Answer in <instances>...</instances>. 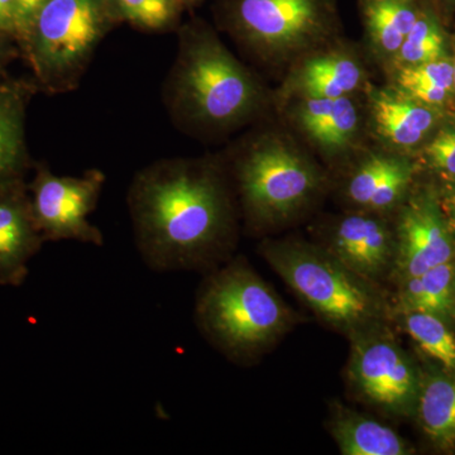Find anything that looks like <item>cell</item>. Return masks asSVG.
<instances>
[{
  "mask_svg": "<svg viewBox=\"0 0 455 455\" xmlns=\"http://www.w3.org/2000/svg\"><path fill=\"white\" fill-rule=\"evenodd\" d=\"M119 16L147 29L169 25L176 14L175 0H112Z\"/></svg>",
  "mask_w": 455,
  "mask_h": 455,
  "instance_id": "cell-25",
  "label": "cell"
},
{
  "mask_svg": "<svg viewBox=\"0 0 455 455\" xmlns=\"http://www.w3.org/2000/svg\"><path fill=\"white\" fill-rule=\"evenodd\" d=\"M103 184L99 171L73 178L41 170L32 184L31 208L44 241H76L101 247L104 236L88 217L97 206Z\"/></svg>",
  "mask_w": 455,
  "mask_h": 455,
  "instance_id": "cell-8",
  "label": "cell"
},
{
  "mask_svg": "<svg viewBox=\"0 0 455 455\" xmlns=\"http://www.w3.org/2000/svg\"><path fill=\"white\" fill-rule=\"evenodd\" d=\"M421 427L440 447L455 445V379L431 377L419 394Z\"/></svg>",
  "mask_w": 455,
  "mask_h": 455,
  "instance_id": "cell-19",
  "label": "cell"
},
{
  "mask_svg": "<svg viewBox=\"0 0 455 455\" xmlns=\"http://www.w3.org/2000/svg\"><path fill=\"white\" fill-rule=\"evenodd\" d=\"M17 27V0H0V28Z\"/></svg>",
  "mask_w": 455,
  "mask_h": 455,
  "instance_id": "cell-28",
  "label": "cell"
},
{
  "mask_svg": "<svg viewBox=\"0 0 455 455\" xmlns=\"http://www.w3.org/2000/svg\"><path fill=\"white\" fill-rule=\"evenodd\" d=\"M453 76H454V90H455V59L453 61Z\"/></svg>",
  "mask_w": 455,
  "mask_h": 455,
  "instance_id": "cell-32",
  "label": "cell"
},
{
  "mask_svg": "<svg viewBox=\"0 0 455 455\" xmlns=\"http://www.w3.org/2000/svg\"><path fill=\"white\" fill-rule=\"evenodd\" d=\"M260 253L311 310L335 328L355 335L381 317L383 304L370 281L331 252L307 244L268 242Z\"/></svg>",
  "mask_w": 455,
  "mask_h": 455,
  "instance_id": "cell-3",
  "label": "cell"
},
{
  "mask_svg": "<svg viewBox=\"0 0 455 455\" xmlns=\"http://www.w3.org/2000/svg\"><path fill=\"white\" fill-rule=\"evenodd\" d=\"M371 114L377 133L398 148L418 146L435 125V109L403 92L372 90Z\"/></svg>",
  "mask_w": 455,
  "mask_h": 455,
  "instance_id": "cell-13",
  "label": "cell"
},
{
  "mask_svg": "<svg viewBox=\"0 0 455 455\" xmlns=\"http://www.w3.org/2000/svg\"><path fill=\"white\" fill-rule=\"evenodd\" d=\"M329 252L371 283L387 271L394 241L385 221L368 215H350L335 227Z\"/></svg>",
  "mask_w": 455,
  "mask_h": 455,
  "instance_id": "cell-12",
  "label": "cell"
},
{
  "mask_svg": "<svg viewBox=\"0 0 455 455\" xmlns=\"http://www.w3.org/2000/svg\"><path fill=\"white\" fill-rule=\"evenodd\" d=\"M331 433L344 455H405L410 451L400 435L379 421L341 411L335 416Z\"/></svg>",
  "mask_w": 455,
  "mask_h": 455,
  "instance_id": "cell-17",
  "label": "cell"
},
{
  "mask_svg": "<svg viewBox=\"0 0 455 455\" xmlns=\"http://www.w3.org/2000/svg\"><path fill=\"white\" fill-rule=\"evenodd\" d=\"M411 175V164L403 158L371 156L350 179L349 199L370 211H387L405 194Z\"/></svg>",
  "mask_w": 455,
  "mask_h": 455,
  "instance_id": "cell-14",
  "label": "cell"
},
{
  "mask_svg": "<svg viewBox=\"0 0 455 455\" xmlns=\"http://www.w3.org/2000/svg\"><path fill=\"white\" fill-rule=\"evenodd\" d=\"M46 0H17V27L29 28L33 18Z\"/></svg>",
  "mask_w": 455,
  "mask_h": 455,
  "instance_id": "cell-27",
  "label": "cell"
},
{
  "mask_svg": "<svg viewBox=\"0 0 455 455\" xmlns=\"http://www.w3.org/2000/svg\"><path fill=\"white\" fill-rule=\"evenodd\" d=\"M358 62L344 55H326L307 60L298 74L299 88L307 98L347 97L362 83Z\"/></svg>",
  "mask_w": 455,
  "mask_h": 455,
  "instance_id": "cell-18",
  "label": "cell"
},
{
  "mask_svg": "<svg viewBox=\"0 0 455 455\" xmlns=\"http://www.w3.org/2000/svg\"><path fill=\"white\" fill-rule=\"evenodd\" d=\"M44 239L20 181L0 184V286L18 287Z\"/></svg>",
  "mask_w": 455,
  "mask_h": 455,
  "instance_id": "cell-11",
  "label": "cell"
},
{
  "mask_svg": "<svg viewBox=\"0 0 455 455\" xmlns=\"http://www.w3.org/2000/svg\"><path fill=\"white\" fill-rule=\"evenodd\" d=\"M233 23L254 49L289 56L334 31L337 4L335 0H235Z\"/></svg>",
  "mask_w": 455,
  "mask_h": 455,
  "instance_id": "cell-6",
  "label": "cell"
},
{
  "mask_svg": "<svg viewBox=\"0 0 455 455\" xmlns=\"http://www.w3.org/2000/svg\"><path fill=\"white\" fill-rule=\"evenodd\" d=\"M298 116L305 133L325 151L346 148L357 134V108L347 97L307 98Z\"/></svg>",
  "mask_w": 455,
  "mask_h": 455,
  "instance_id": "cell-15",
  "label": "cell"
},
{
  "mask_svg": "<svg viewBox=\"0 0 455 455\" xmlns=\"http://www.w3.org/2000/svg\"><path fill=\"white\" fill-rule=\"evenodd\" d=\"M29 28L42 70L53 76L70 74L100 40L103 9L99 0H46Z\"/></svg>",
  "mask_w": 455,
  "mask_h": 455,
  "instance_id": "cell-7",
  "label": "cell"
},
{
  "mask_svg": "<svg viewBox=\"0 0 455 455\" xmlns=\"http://www.w3.org/2000/svg\"><path fill=\"white\" fill-rule=\"evenodd\" d=\"M453 310L455 311V277L453 283Z\"/></svg>",
  "mask_w": 455,
  "mask_h": 455,
  "instance_id": "cell-31",
  "label": "cell"
},
{
  "mask_svg": "<svg viewBox=\"0 0 455 455\" xmlns=\"http://www.w3.org/2000/svg\"><path fill=\"white\" fill-rule=\"evenodd\" d=\"M196 316L212 344L242 362L259 355L292 323L276 292L242 259L206 277L197 292Z\"/></svg>",
  "mask_w": 455,
  "mask_h": 455,
  "instance_id": "cell-2",
  "label": "cell"
},
{
  "mask_svg": "<svg viewBox=\"0 0 455 455\" xmlns=\"http://www.w3.org/2000/svg\"><path fill=\"white\" fill-rule=\"evenodd\" d=\"M453 260L427 269L420 276L405 280L403 302L406 311H424L440 317L453 310Z\"/></svg>",
  "mask_w": 455,
  "mask_h": 455,
  "instance_id": "cell-20",
  "label": "cell"
},
{
  "mask_svg": "<svg viewBox=\"0 0 455 455\" xmlns=\"http://www.w3.org/2000/svg\"><path fill=\"white\" fill-rule=\"evenodd\" d=\"M25 161L22 109L16 95L0 92V184L20 179Z\"/></svg>",
  "mask_w": 455,
  "mask_h": 455,
  "instance_id": "cell-22",
  "label": "cell"
},
{
  "mask_svg": "<svg viewBox=\"0 0 455 455\" xmlns=\"http://www.w3.org/2000/svg\"><path fill=\"white\" fill-rule=\"evenodd\" d=\"M397 248V267L405 280L453 260V239L433 200H412L401 212Z\"/></svg>",
  "mask_w": 455,
  "mask_h": 455,
  "instance_id": "cell-10",
  "label": "cell"
},
{
  "mask_svg": "<svg viewBox=\"0 0 455 455\" xmlns=\"http://www.w3.org/2000/svg\"><path fill=\"white\" fill-rule=\"evenodd\" d=\"M175 94L188 118L212 127L243 121L260 97L252 75L209 33L194 35L185 44Z\"/></svg>",
  "mask_w": 455,
  "mask_h": 455,
  "instance_id": "cell-4",
  "label": "cell"
},
{
  "mask_svg": "<svg viewBox=\"0 0 455 455\" xmlns=\"http://www.w3.org/2000/svg\"><path fill=\"white\" fill-rule=\"evenodd\" d=\"M242 203L251 220L275 223L300 209L319 187L315 167L277 139L256 143L238 164Z\"/></svg>",
  "mask_w": 455,
  "mask_h": 455,
  "instance_id": "cell-5",
  "label": "cell"
},
{
  "mask_svg": "<svg viewBox=\"0 0 455 455\" xmlns=\"http://www.w3.org/2000/svg\"><path fill=\"white\" fill-rule=\"evenodd\" d=\"M420 11L418 0H361L364 27L376 52L395 57Z\"/></svg>",
  "mask_w": 455,
  "mask_h": 455,
  "instance_id": "cell-16",
  "label": "cell"
},
{
  "mask_svg": "<svg viewBox=\"0 0 455 455\" xmlns=\"http://www.w3.org/2000/svg\"><path fill=\"white\" fill-rule=\"evenodd\" d=\"M371 328L355 334L348 367L350 382L372 405L385 411L405 412L418 397L414 368L391 338L374 333Z\"/></svg>",
  "mask_w": 455,
  "mask_h": 455,
  "instance_id": "cell-9",
  "label": "cell"
},
{
  "mask_svg": "<svg viewBox=\"0 0 455 455\" xmlns=\"http://www.w3.org/2000/svg\"><path fill=\"white\" fill-rule=\"evenodd\" d=\"M406 331L431 358L455 374V337L442 317L424 311H406Z\"/></svg>",
  "mask_w": 455,
  "mask_h": 455,
  "instance_id": "cell-24",
  "label": "cell"
},
{
  "mask_svg": "<svg viewBox=\"0 0 455 455\" xmlns=\"http://www.w3.org/2000/svg\"><path fill=\"white\" fill-rule=\"evenodd\" d=\"M137 250L152 271L203 268L226 251L229 205L217 173L190 163H163L130 190Z\"/></svg>",
  "mask_w": 455,
  "mask_h": 455,
  "instance_id": "cell-1",
  "label": "cell"
},
{
  "mask_svg": "<svg viewBox=\"0 0 455 455\" xmlns=\"http://www.w3.org/2000/svg\"><path fill=\"white\" fill-rule=\"evenodd\" d=\"M447 206L449 223H451V227L455 230V190L451 194V196H449Z\"/></svg>",
  "mask_w": 455,
  "mask_h": 455,
  "instance_id": "cell-29",
  "label": "cell"
},
{
  "mask_svg": "<svg viewBox=\"0 0 455 455\" xmlns=\"http://www.w3.org/2000/svg\"><path fill=\"white\" fill-rule=\"evenodd\" d=\"M444 46L438 17L431 9L421 7L420 16L395 55V62L398 68H405L435 61L444 57Z\"/></svg>",
  "mask_w": 455,
  "mask_h": 455,
  "instance_id": "cell-23",
  "label": "cell"
},
{
  "mask_svg": "<svg viewBox=\"0 0 455 455\" xmlns=\"http://www.w3.org/2000/svg\"><path fill=\"white\" fill-rule=\"evenodd\" d=\"M397 90L425 106H443L454 92L453 61L442 57L435 61L400 68Z\"/></svg>",
  "mask_w": 455,
  "mask_h": 455,
  "instance_id": "cell-21",
  "label": "cell"
},
{
  "mask_svg": "<svg viewBox=\"0 0 455 455\" xmlns=\"http://www.w3.org/2000/svg\"><path fill=\"white\" fill-rule=\"evenodd\" d=\"M425 152L433 167L443 173L455 176V128L440 131Z\"/></svg>",
  "mask_w": 455,
  "mask_h": 455,
  "instance_id": "cell-26",
  "label": "cell"
},
{
  "mask_svg": "<svg viewBox=\"0 0 455 455\" xmlns=\"http://www.w3.org/2000/svg\"><path fill=\"white\" fill-rule=\"evenodd\" d=\"M445 3H447L449 7H453V5H455V0H445Z\"/></svg>",
  "mask_w": 455,
  "mask_h": 455,
  "instance_id": "cell-30",
  "label": "cell"
}]
</instances>
